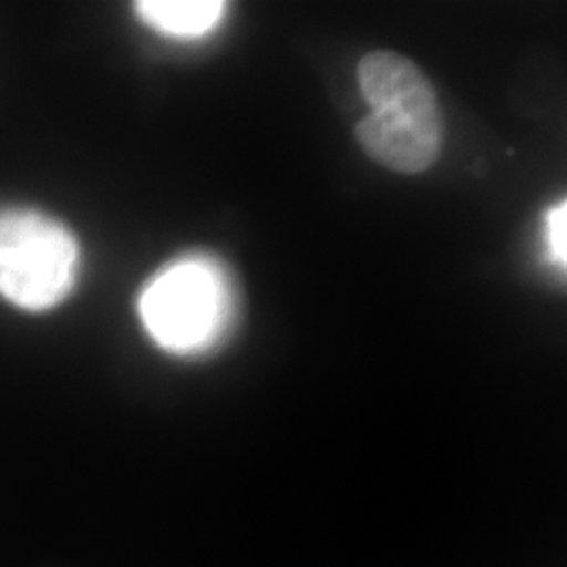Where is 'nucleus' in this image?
<instances>
[{
    "label": "nucleus",
    "instance_id": "1",
    "mask_svg": "<svg viewBox=\"0 0 567 567\" xmlns=\"http://www.w3.org/2000/svg\"><path fill=\"white\" fill-rule=\"evenodd\" d=\"M370 112L355 126L365 156L402 175L425 173L444 147V114L425 72L400 53L372 51L358 65Z\"/></svg>",
    "mask_w": 567,
    "mask_h": 567
},
{
    "label": "nucleus",
    "instance_id": "2",
    "mask_svg": "<svg viewBox=\"0 0 567 567\" xmlns=\"http://www.w3.org/2000/svg\"><path fill=\"white\" fill-rule=\"evenodd\" d=\"M231 316L224 269L206 257H185L161 269L140 297L150 337L177 355L203 353L221 341Z\"/></svg>",
    "mask_w": 567,
    "mask_h": 567
},
{
    "label": "nucleus",
    "instance_id": "3",
    "mask_svg": "<svg viewBox=\"0 0 567 567\" xmlns=\"http://www.w3.org/2000/svg\"><path fill=\"white\" fill-rule=\"evenodd\" d=\"M81 267L74 234L32 208L0 210V297L25 311L58 307Z\"/></svg>",
    "mask_w": 567,
    "mask_h": 567
},
{
    "label": "nucleus",
    "instance_id": "4",
    "mask_svg": "<svg viewBox=\"0 0 567 567\" xmlns=\"http://www.w3.org/2000/svg\"><path fill=\"white\" fill-rule=\"evenodd\" d=\"M135 9L150 28L177 39L204 37L225 16V2L219 0H142Z\"/></svg>",
    "mask_w": 567,
    "mask_h": 567
},
{
    "label": "nucleus",
    "instance_id": "5",
    "mask_svg": "<svg viewBox=\"0 0 567 567\" xmlns=\"http://www.w3.org/2000/svg\"><path fill=\"white\" fill-rule=\"evenodd\" d=\"M548 248L555 264L566 267L567 264V204H557L547 217Z\"/></svg>",
    "mask_w": 567,
    "mask_h": 567
}]
</instances>
